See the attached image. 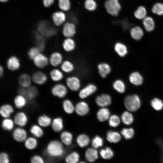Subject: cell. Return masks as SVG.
Listing matches in <instances>:
<instances>
[{"label":"cell","mask_w":163,"mask_h":163,"mask_svg":"<svg viewBox=\"0 0 163 163\" xmlns=\"http://www.w3.org/2000/svg\"><path fill=\"white\" fill-rule=\"evenodd\" d=\"M46 152L47 155L52 158L61 157L65 153L63 144L59 140H52L47 144L46 147Z\"/></svg>","instance_id":"6da1fadb"},{"label":"cell","mask_w":163,"mask_h":163,"mask_svg":"<svg viewBox=\"0 0 163 163\" xmlns=\"http://www.w3.org/2000/svg\"><path fill=\"white\" fill-rule=\"evenodd\" d=\"M124 103L126 108L130 111L137 110L141 106L139 97L136 94L126 96L124 98Z\"/></svg>","instance_id":"7a4b0ae2"},{"label":"cell","mask_w":163,"mask_h":163,"mask_svg":"<svg viewBox=\"0 0 163 163\" xmlns=\"http://www.w3.org/2000/svg\"><path fill=\"white\" fill-rule=\"evenodd\" d=\"M104 6L107 12L113 16H117L121 9L119 0H106Z\"/></svg>","instance_id":"3957f363"},{"label":"cell","mask_w":163,"mask_h":163,"mask_svg":"<svg viewBox=\"0 0 163 163\" xmlns=\"http://www.w3.org/2000/svg\"><path fill=\"white\" fill-rule=\"evenodd\" d=\"M51 92L54 96L62 98L66 96L68 90L67 88L64 85L61 83H57L52 87Z\"/></svg>","instance_id":"277c9868"},{"label":"cell","mask_w":163,"mask_h":163,"mask_svg":"<svg viewBox=\"0 0 163 163\" xmlns=\"http://www.w3.org/2000/svg\"><path fill=\"white\" fill-rule=\"evenodd\" d=\"M38 29L39 32L43 36L50 37L55 35L56 30L48 23L42 21L38 25Z\"/></svg>","instance_id":"5b68a950"},{"label":"cell","mask_w":163,"mask_h":163,"mask_svg":"<svg viewBox=\"0 0 163 163\" xmlns=\"http://www.w3.org/2000/svg\"><path fill=\"white\" fill-rule=\"evenodd\" d=\"M32 61L34 65L40 69L45 68L49 64V58L41 52L37 54Z\"/></svg>","instance_id":"8992f818"},{"label":"cell","mask_w":163,"mask_h":163,"mask_svg":"<svg viewBox=\"0 0 163 163\" xmlns=\"http://www.w3.org/2000/svg\"><path fill=\"white\" fill-rule=\"evenodd\" d=\"M6 66L9 71H16L20 69L21 62L18 57L15 55H12L7 59L6 62Z\"/></svg>","instance_id":"52a82bcc"},{"label":"cell","mask_w":163,"mask_h":163,"mask_svg":"<svg viewBox=\"0 0 163 163\" xmlns=\"http://www.w3.org/2000/svg\"><path fill=\"white\" fill-rule=\"evenodd\" d=\"M27 133L22 127L18 126L15 128L12 133L13 139L18 142H24L27 137Z\"/></svg>","instance_id":"ba28073f"},{"label":"cell","mask_w":163,"mask_h":163,"mask_svg":"<svg viewBox=\"0 0 163 163\" xmlns=\"http://www.w3.org/2000/svg\"><path fill=\"white\" fill-rule=\"evenodd\" d=\"M13 120L15 125L18 126L23 127L27 124L28 118L24 112L20 111L15 114Z\"/></svg>","instance_id":"9c48e42d"},{"label":"cell","mask_w":163,"mask_h":163,"mask_svg":"<svg viewBox=\"0 0 163 163\" xmlns=\"http://www.w3.org/2000/svg\"><path fill=\"white\" fill-rule=\"evenodd\" d=\"M49 59V64L54 68L60 65L63 61L62 55L58 51H55L51 53Z\"/></svg>","instance_id":"30bf717a"},{"label":"cell","mask_w":163,"mask_h":163,"mask_svg":"<svg viewBox=\"0 0 163 163\" xmlns=\"http://www.w3.org/2000/svg\"><path fill=\"white\" fill-rule=\"evenodd\" d=\"M32 81L36 84L42 85L47 81L48 77L46 73L41 71L35 72L31 77Z\"/></svg>","instance_id":"8fae6325"},{"label":"cell","mask_w":163,"mask_h":163,"mask_svg":"<svg viewBox=\"0 0 163 163\" xmlns=\"http://www.w3.org/2000/svg\"><path fill=\"white\" fill-rule=\"evenodd\" d=\"M66 84L68 87L73 91H78L81 86L79 79L75 76H71L67 78L66 79Z\"/></svg>","instance_id":"7c38bea8"},{"label":"cell","mask_w":163,"mask_h":163,"mask_svg":"<svg viewBox=\"0 0 163 163\" xmlns=\"http://www.w3.org/2000/svg\"><path fill=\"white\" fill-rule=\"evenodd\" d=\"M97 89V87L94 85L89 84L80 90L79 96L81 99L85 98L95 92Z\"/></svg>","instance_id":"4fadbf2b"},{"label":"cell","mask_w":163,"mask_h":163,"mask_svg":"<svg viewBox=\"0 0 163 163\" xmlns=\"http://www.w3.org/2000/svg\"><path fill=\"white\" fill-rule=\"evenodd\" d=\"M95 102L98 106L104 107L111 104V98L109 95L104 94L96 97Z\"/></svg>","instance_id":"5bb4252c"},{"label":"cell","mask_w":163,"mask_h":163,"mask_svg":"<svg viewBox=\"0 0 163 163\" xmlns=\"http://www.w3.org/2000/svg\"><path fill=\"white\" fill-rule=\"evenodd\" d=\"M76 33V27L72 23H66L64 25L62 30L63 35L67 38H71Z\"/></svg>","instance_id":"9a60e30c"},{"label":"cell","mask_w":163,"mask_h":163,"mask_svg":"<svg viewBox=\"0 0 163 163\" xmlns=\"http://www.w3.org/2000/svg\"><path fill=\"white\" fill-rule=\"evenodd\" d=\"M31 77L27 73H22L19 75L18 79V83L21 87L27 88L31 86Z\"/></svg>","instance_id":"2e32d148"},{"label":"cell","mask_w":163,"mask_h":163,"mask_svg":"<svg viewBox=\"0 0 163 163\" xmlns=\"http://www.w3.org/2000/svg\"><path fill=\"white\" fill-rule=\"evenodd\" d=\"M14 112L13 107L9 104H3L0 107V114L3 118L9 117Z\"/></svg>","instance_id":"e0dca14e"},{"label":"cell","mask_w":163,"mask_h":163,"mask_svg":"<svg viewBox=\"0 0 163 163\" xmlns=\"http://www.w3.org/2000/svg\"><path fill=\"white\" fill-rule=\"evenodd\" d=\"M75 109L77 113L82 116L87 114L89 110L88 105L84 101H81L77 104Z\"/></svg>","instance_id":"ac0fdd59"},{"label":"cell","mask_w":163,"mask_h":163,"mask_svg":"<svg viewBox=\"0 0 163 163\" xmlns=\"http://www.w3.org/2000/svg\"><path fill=\"white\" fill-rule=\"evenodd\" d=\"M51 126L52 129L55 132H60L64 127L63 122L62 118L60 117L54 118L52 120Z\"/></svg>","instance_id":"d6986e66"},{"label":"cell","mask_w":163,"mask_h":163,"mask_svg":"<svg viewBox=\"0 0 163 163\" xmlns=\"http://www.w3.org/2000/svg\"><path fill=\"white\" fill-rule=\"evenodd\" d=\"M27 98L25 96L18 94L15 97L13 103L16 108L21 109L25 107L27 104Z\"/></svg>","instance_id":"ffe728a7"},{"label":"cell","mask_w":163,"mask_h":163,"mask_svg":"<svg viewBox=\"0 0 163 163\" xmlns=\"http://www.w3.org/2000/svg\"><path fill=\"white\" fill-rule=\"evenodd\" d=\"M52 18L54 24L57 26L61 25L66 21V15L62 11H57L53 13Z\"/></svg>","instance_id":"44dd1931"},{"label":"cell","mask_w":163,"mask_h":163,"mask_svg":"<svg viewBox=\"0 0 163 163\" xmlns=\"http://www.w3.org/2000/svg\"><path fill=\"white\" fill-rule=\"evenodd\" d=\"M85 157L88 161L94 162L98 158V152L94 148H88L85 151Z\"/></svg>","instance_id":"7402d4cb"},{"label":"cell","mask_w":163,"mask_h":163,"mask_svg":"<svg viewBox=\"0 0 163 163\" xmlns=\"http://www.w3.org/2000/svg\"><path fill=\"white\" fill-rule=\"evenodd\" d=\"M62 71L56 68L51 69L49 72V76L51 80L55 82H58L61 80L63 78L64 75Z\"/></svg>","instance_id":"603a6c76"},{"label":"cell","mask_w":163,"mask_h":163,"mask_svg":"<svg viewBox=\"0 0 163 163\" xmlns=\"http://www.w3.org/2000/svg\"><path fill=\"white\" fill-rule=\"evenodd\" d=\"M24 142L25 148L30 150H34L38 145L37 138L33 136L27 137Z\"/></svg>","instance_id":"cb8c5ba5"},{"label":"cell","mask_w":163,"mask_h":163,"mask_svg":"<svg viewBox=\"0 0 163 163\" xmlns=\"http://www.w3.org/2000/svg\"><path fill=\"white\" fill-rule=\"evenodd\" d=\"M52 120L48 115L43 114L39 116L37 119L38 124L42 127L46 128L51 125Z\"/></svg>","instance_id":"d4e9b609"},{"label":"cell","mask_w":163,"mask_h":163,"mask_svg":"<svg viewBox=\"0 0 163 163\" xmlns=\"http://www.w3.org/2000/svg\"><path fill=\"white\" fill-rule=\"evenodd\" d=\"M110 111L108 109L103 107L97 112V119L100 122L105 121L109 119L110 116Z\"/></svg>","instance_id":"484cf974"},{"label":"cell","mask_w":163,"mask_h":163,"mask_svg":"<svg viewBox=\"0 0 163 163\" xmlns=\"http://www.w3.org/2000/svg\"><path fill=\"white\" fill-rule=\"evenodd\" d=\"M30 132L32 136L37 138H41L44 134L42 127L38 124H33L30 127Z\"/></svg>","instance_id":"4316f807"},{"label":"cell","mask_w":163,"mask_h":163,"mask_svg":"<svg viewBox=\"0 0 163 163\" xmlns=\"http://www.w3.org/2000/svg\"><path fill=\"white\" fill-rule=\"evenodd\" d=\"M99 73L100 76L103 78L106 77L111 71V68L109 64L105 63H102L97 66Z\"/></svg>","instance_id":"83f0119b"},{"label":"cell","mask_w":163,"mask_h":163,"mask_svg":"<svg viewBox=\"0 0 163 163\" xmlns=\"http://www.w3.org/2000/svg\"><path fill=\"white\" fill-rule=\"evenodd\" d=\"M15 123L13 120L9 118H4L1 122V127L4 130L10 131L14 128Z\"/></svg>","instance_id":"f1b7e54d"},{"label":"cell","mask_w":163,"mask_h":163,"mask_svg":"<svg viewBox=\"0 0 163 163\" xmlns=\"http://www.w3.org/2000/svg\"><path fill=\"white\" fill-rule=\"evenodd\" d=\"M60 137L63 144L67 146H69L72 144V136L70 132L67 131H63L61 133Z\"/></svg>","instance_id":"f546056e"},{"label":"cell","mask_w":163,"mask_h":163,"mask_svg":"<svg viewBox=\"0 0 163 163\" xmlns=\"http://www.w3.org/2000/svg\"><path fill=\"white\" fill-rule=\"evenodd\" d=\"M75 46V42L71 38H67L63 41L62 44L63 49L67 52H70L73 50Z\"/></svg>","instance_id":"4dcf8cb0"},{"label":"cell","mask_w":163,"mask_h":163,"mask_svg":"<svg viewBox=\"0 0 163 163\" xmlns=\"http://www.w3.org/2000/svg\"><path fill=\"white\" fill-rule=\"evenodd\" d=\"M106 138L109 142L112 143H117L120 140L121 136L117 132L109 131L107 133Z\"/></svg>","instance_id":"1f68e13d"},{"label":"cell","mask_w":163,"mask_h":163,"mask_svg":"<svg viewBox=\"0 0 163 163\" xmlns=\"http://www.w3.org/2000/svg\"><path fill=\"white\" fill-rule=\"evenodd\" d=\"M143 24L145 30L148 32L152 31L155 27V23L152 18L146 16L143 20Z\"/></svg>","instance_id":"d6a6232c"},{"label":"cell","mask_w":163,"mask_h":163,"mask_svg":"<svg viewBox=\"0 0 163 163\" xmlns=\"http://www.w3.org/2000/svg\"><path fill=\"white\" fill-rule=\"evenodd\" d=\"M130 33L132 37L136 40H140L143 35L142 30L138 26L135 27L131 29Z\"/></svg>","instance_id":"836d02e7"},{"label":"cell","mask_w":163,"mask_h":163,"mask_svg":"<svg viewBox=\"0 0 163 163\" xmlns=\"http://www.w3.org/2000/svg\"><path fill=\"white\" fill-rule=\"evenodd\" d=\"M129 80L132 84L138 85L142 84L143 82V78L138 72H134L130 75L129 76Z\"/></svg>","instance_id":"e575fe53"},{"label":"cell","mask_w":163,"mask_h":163,"mask_svg":"<svg viewBox=\"0 0 163 163\" xmlns=\"http://www.w3.org/2000/svg\"><path fill=\"white\" fill-rule=\"evenodd\" d=\"M114 48L115 52L121 57L125 56L127 53L126 46L121 43H116L115 45Z\"/></svg>","instance_id":"d590c367"},{"label":"cell","mask_w":163,"mask_h":163,"mask_svg":"<svg viewBox=\"0 0 163 163\" xmlns=\"http://www.w3.org/2000/svg\"><path fill=\"white\" fill-rule=\"evenodd\" d=\"M76 142L78 145L82 148L88 145L90 142V139L86 134H82L79 135L76 139Z\"/></svg>","instance_id":"8d00e7d4"},{"label":"cell","mask_w":163,"mask_h":163,"mask_svg":"<svg viewBox=\"0 0 163 163\" xmlns=\"http://www.w3.org/2000/svg\"><path fill=\"white\" fill-rule=\"evenodd\" d=\"M147 11L143 6L139 7L134 12V16L136 18L139 20H143L147 16Z\"/></svg>","instance_id":"74e56055"},{"label":"cell","mask_w":163,"mask_h":163,"mask_svg":"<svg viewBox=\"0 0 163 163\" xmlns=\"http://www.w3.org/2000/svg\"><path fill=\"white\" fill-rule=\"evenodd\" d=\"M62 106L64 111L67 114L72 113L74 110L73 105L72 102L69 100H65L62 102Z\"/></svg>","instance_id":"f35d334b"},{"label":"cell","mask_w":163,"mask_h":163,"mask_svg":"<svg viewBox=\"0 0 163 163\" xmlns=\"http://www.w3.org/2000/svg\"><path fill=\"white\" fill-rule=\"evenodd\" d=\"M45 40L43 36L37 34L36 35L35 42L36 46L37 47L41 52L43 51L45 47Z\"/></svg>","instance_id":"ab89813d"},{"label":"cell","mask_w":163,"mask_h":163,"mask_svg":"<svg viewBox=\"0 0 163 163\" xmlns=\"http://www.w3.org/2000/svg\"><path fill=\"white\" fill-rule=\"evenodd\" d=\"M60 67L62 72L66 73L72 72L74 69L73 64L67 60L63 61L60 65Z\"/></svg>","instance_id":"60d3db41"},{"label":"cell","mask_w":163,"mask_h":163,"mask_svg":"<svg viewBox=\"0 0 163 163\" xmlns=\"http://www.w3.org/2000/svg\"><path fill=\"white\" fill-rule=\"evenodd\" d=\"M121 119L123 123L126 125L131 124L133 120V117L132 114L130 113L127 111L123 113Z\"/></svg>","instance_id":"b9f144b4"},{"label":"cell","mask_w":163,"mask_h":163,"mask_svg":"<svg viewBox=\"0 0 163 163\" xmlns=\"http://www.w3.org/2000/svg\"><path fill=\"white\" fill-rule=\"evenodd\" d=\"M38 93V90L35 86H31L27 88L26 97L27 99L33 100L35 98Z\"/></svg>","instance_id":"7bdbcfd3"},{"label":"cell","mask_w":163,"mask_h":163,"mask_svg":"<svg viewBox=\"0 0 163 163\" xmlns=\"http://www.w3.org/2000/svg\"><path fill=\"white\" fill-rule=\"evenodd\" d=\"M79 158L78 154L75 152H73L66 157L65 161L67 163H76L78 161Z\"/></svg>","instance_id":"ee69618b"},{"label":"cell","mask_w":163,"mask_h":163,"mask_svg":"<svg viewBox=\"0 0 163 163\" xmlns=\"http://www.w3.org/2000/svg\"><path fill=\"white\" fill-rule=\"evenodd\" d=\"M113 86L114 89L120 93H123L125 91V85L123 82L120 80H116L113 82Z\"/></svg>","instance_id":"f6af8a7d"},{"label":"cell","mask_w":163,"mask_h":163,"mask_svg":"<svg viewBox=\"0 0 163 163\" xmlns=\"http://www.w3.org/2000/svg\"><path fill=\"white\" fill-rule=\"evenodd\" d=\"M100 153L101 157L105 159H110L114 155L113 150L109 147H107L105 149H102Z\"/></svg>","instance_id":"bcb514c9"},{"label":"cell","mask_w":163,"mask_h":163,"mask_svg":"<svg viewBox=\"0 0 163 163\" xmlns=\"http://www.w3.org/2000/svg\"><path fill=\"white\" fill-rule=\"evenodd\" d=\"M151 104L152 107L156 110H161L163 108V102L159 99L154 98L152 100Z\"/></svg>","instance_id":"7dc6e473"},{"label":"cell","mask_w":163,"mask_h":163,"mask_svg":"<svg viewBox=\"0 0 163 163\" xmlns=\"http://www.w3.org/2000/svg\"><path fill=\"white\" fill-rule=\"evenodd\" d=\"M109 119V124L111 127H117L120 123V119L119 117L117 115H112L110 117Z\"/></svg>","instance_id":"c3c4849f"},{"label":"cell","mask_w":163,"mask_h":163,"mask_svg":"<svg viewBox=\"0 0 163 163\" xmlns=\"http://www.w3.org/2000/svg\"><path fill=\"white\" fill-rule=\"evenodd\" d=\"M152 12L158 15H163V4L157 3L155 4L152 9Z\"/></svg>","instance_id":"681fc988"},{"label":"cell","mask_w":163,"mask_h":163,"mask_svg":"<svg viewBox=\"0 0 163 163\" xmlns=\"http://www.w3.org/2000/svg\"><path fill=\"white\" fill-rule=\"evenodd\" d=\"M121 133L126 139H129L133 137L134 132L132 128H125L122 129Z\"/></svg>","instance_id":"f907efd6"},{"label":"cell","mask_w":163,"mask_h":163,"mask_svg":"<svg viewBox=\"0 0 163 163\" xmlns=\"http://www.w3.org/2000/svg\"><path fill=\"white\" fill-rule=\"evenodd\" d=\"M85 7L89 11H92L97 8V4L95 0H85Z\"/></svg>","instance_id":"816d5d0a"},{"label":"cell","mask_w":163,"mask_h":163,"mask_svg":"<svg viewBox=\"0 0 163 163\" xmlns=\"http://www.w3.org/2000/svg\"><path fill=\"white\" fill-rule=\"evenodd\" d=\"M41 51L36 46L30 48L27 53V56L29 59L31 60Z\"/></svg>","instance_id":"f5cc1de1"},{"label":"cell","mask_w":163,"mask_h":163,"mask_svg":"<svg viewBox=\"0 0 163 163\" xmlns=\"http://www.w3.org/2000/svg\"><path fill=\"white\" fill-rule=\"evenodd\" d=\"M58 5L59 8L63 11H67L70 8L69 0H59Z\"/></svg>","instance_id":"db71d44e"},{"label":"cell","mask_w":163,"mask_h":163,"mask_svg":"<svg viewBox=\"0 0 163 163\" xmlns=\"http://www.w3.org/2000/svg\"><path fill=\"white\" fill-rule=\"evenodd\" d=\"M103 144L102 139L99 136H96L92 140L91 145L93 148L97 149L102 146Z\"/></svg>","instance_id":"11a10c76"},{"label":"cell","mask_w":163,"mask_h":163,"mask_svg":"<svg viewBox=\"0 0 163 163\" xmlns=\"http://www.w3.org/2000/svg\"><path fill=\"white\" fill-rule=\"evenodd\" d=\"M30 161L31 163H44V160L41 156L35 155H33L30 158Z\"/></svg>","instance_id":"9f6ffc18"},{"label":"cell","mask_w":163,"mask_h":163,"mask_svg":"<svg viewBox=\"0 0 163 163\" xmlns=\"http://www.w3.org/2000/svg\"><path fill=\"white\" fill-rule=\"evenodd\" d=\"M10 162L9 155L8 154L2 152L0 153V163H9Z\"/></svg>","instance_id":"6f0895ef"},{"label":"cell","mask_w":163,"mask_h":163,"mask_svg":"<svg viewBox=\"0 0 163 163\" xmlns=\"http://www.w3.org/2000/svg\"><path fill=\"white\" fill-rule=\"evenodd\" d=\"M44 6L48 7L51 6L54 2V0H43Z\"/></svg>","instance_id":"680465c9"},{"label":"cell","mask_w":163,"mask_h":163,"mask_svg":"<svg viewBox=\"0 0 163 163\" xmlns=\"http://www.w3.org/2000/svg\"><path fill=\"white\" fill-rule=\"evenodd\" d=\"M159 145L161 146V150L162 153V160L163 161V142L161 141L159 139L157 141Z\"/></svg>","instance_id":"91938a15"},{"label":"cell","mask_w":163,"mask_h":163,"mask_svg":"<svg viewBox=\"0 0 163 163\" xmlns=\"http://www.w3.org/2000/svg\"><path fill=\"white\" fill-rule=\"evenodd\" d=\"M4 73V70L3 67L1 65L0 66V76L2 77L3 76Z\"/></svg>","instance_id":"94428289"},{"label":"cell","mask_w":163,"mask_h":163,"mask_svg":"<svg viewBox=\"0 0 163 163\" xmlns=\"http://www.w3.org/2000/svg\"><path fill=\"white\" fill-rule=\"evenodd\" d=\"M0 1L2 2H6L8 0H0Z\"/></svg>","instance_id":"6125c7cd"}]
</instances>
